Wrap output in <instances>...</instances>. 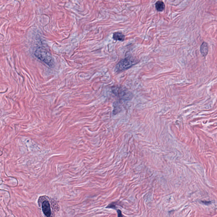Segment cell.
I'll use <instances>...</instances> for the list:
<instances>
[{"mask_svg": "<svg viewBox=\"0 0 217 217\" xmlns=\"http://www.w3.org/2000/svg\"><path fill=\"white\" fill-rule=\"evenodd\" d=\"M136 64V62L132 58L128 57L122 59L116 66L115 68V71L120 72L121 71L127 70L129 68Z\"/></svg>", "mask_w": 217, "mask_h": 217, "instance_id": "3957f363", "label": "cell"}, {"mask_svg": "<svg viewBox=\"0 0 217 217\" xmlns=\"http://www.w3.org/2000/svg\"><path fill=\"white\" fill-rule=\"evenodd\" d=\"M118 213H119V215H118V216H122V215H121V211H120V210H119L118 211Z\"/></svg>", "mask_w": 217, "mask_h": 217, "instance_id": "52a82bcc", "label": "cell"}, {"mask_svg": "<svg viewBox=\"0 0 217 217\" xmlns=\"http://www.w3.org/2000/svg\"><path fill=\"white\" fill-rule=\"evenodd\" d=\"M201 54L203 56H205L208 54V46L206 42H203L200 47Z\"/></svg>", "mask_w": 217, "mask_h": 217, "instance_id": "277c9868", "label": "cell"}, {"mask_svg": "<svg viewBox=\"0 0 217 217\" xmlns=\"http://www.w3.org/2000/svg\"><path fill=\"white\" fill-rule=\"evenodd\" d=\"M155 6L157 10L159 12L162 11L165 9V4L163 2L161 1L157 2L155 4Z\"/></svg>", "mask_w": 217, "mask_h": 217, "instance_id": "8992f818", "label": "cell"}, {"mask_svg": "<svg viewBox=\"0 0 217 217\" xmlns=\"http://www.w3.org/2000/svg\"><path fill=\"white\" fill-rule=\"evenodd\" d=\"M39 206L42 208V212L47 217L52 216V206L48 197L45 196H40L38 201Z\"/></svg>", "mask_w": 217, "mask_h": 217, "instance_id": "7a4b0ae2", "label": "cell"}, {"mask_svg": "<svg viewBox=\"0 0 217 217\" xmlns=\"http://www.w3.org/2000/svg\"><path fill=\"white\" fill-rule=\"evenodd\" d=\"M125 36L123 34L119 32H116L113 34V38L115 40L123 41L125 39Z\"/></svg>", "mask_w": 217, "mask_h": 217, "instance_id": "5b68a950", "label": "cell"}, {"mask_svg": "<svg viewBox=\"0 0 217 217\" xmlns=\"http://www.w3.org/2000/svg\"><path fill=\"white\" fill-rule=\"evenodd\" d=\"M36 56L42 62L50 67L54 66V59L51 53L45 49L39 48L35 52Z\"/></svg>", "mask_w": 217, "mask_h": 217, "instance_id": "6da1fadb", "label": "cell"}]
</instances>
